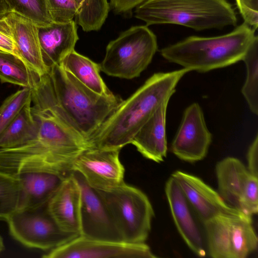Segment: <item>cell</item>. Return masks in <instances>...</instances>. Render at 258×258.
Returning <instances> with one entry per match:
<instances>
[{"label": "cell", "instance_id": "5", "mask_svg": "<svg viewBox=\"0 0 258 258\" xmlns=\"http://www.w3.org/2000/svg\"><path fill=\"white\" fill-rule=\"evenodd\" d=\"M135 17L146 24H176L196 31L236 26L235 10L227 0H146Z\"/></svg>", "mask_w": 258, "mask_h": 258}, {"label": "cell", "instance_id": "32", "mask_svg": "<svg viewBox=\"0 0 258 258\" xmlns=\"http://www.w3.org/2000/svg\"><path fill=\"white\" fill-rule=\"evenodd\" d=\"M244 22L255 30L258 26V0H235Z\"/></svg>", "mask_w": 258, "mask_h": 258}, {"label": "cell", "instance_id": "22", "mask_svg": "<svg viewBox=\"0 0 258 258\" xmlns=\"http://www.w3.org/2000/svg\"><path fill=\"white\" fill-rule=\"evenodd\" d=\"M59 65L93 91L106 96L113 94L100 75V64L75 50L68 53Z\"/></svg>", "mask_w": 258, "mask_h": 258}, {"label": "cell", "instance_id": "35", "mask_svg": "<svg viewBox=\"0 0 258 258\" xmlns=\"http://www.w3.org/2000/svg\"><path fill=\"white\" fill-rule=\"evenodd\" d=\"M4 249V244L3 240L2 237L0 236V252H2Z\"/></svg>", "mask_w": 258, "mask_h": 258}, {"label": "cell", "instance_id": "8", "mask_svg": "<svg viewBox=\"0 0 258 258\" xmlns=\"http://www.w3.org/2000/svg\"><path fill=\"white\" fill-rule=\"evenodd\" d=\"M209 255L214 258H245L257 248L251 217L225 215L204 223Z\"/></svg>", "mask_w": 258, "mask_h": 258}, {"label": "cell", "instance_id": "28", "mask_svg": "<svg viewBox=\"0 0 258 258\" xmlns=\"http://www.w3.org/2000/svg\"><path fill=\"white\" fill-rule=\"evenodd\" d=\"M11 11L31 20L39 28L51 25L52 20L47 0H3Z\"/></svg>", "mask_w": 258, "mask_h": 258}, {"label": "cell", "instance_id": "23", "mask_svg": "<svg viewBox=\"0 0 258 258\" xmlns=\"http://www.w3.org/2000/svg\"><path fill=\"white\" fill-rule=\"evenodd\" d=\"M31 103L32 99L0 135V149L21 146L37 136L39 124L32 114Z\"/></svg>", "mask_w": 258, "mask_h": 258}, {"label": "cell", "instance_id": "10", "mask_svg": "<svg viewBox=\"0 0 258 258\" xmlns=\"http://www.w3.org/2000/svg\"><path fill=\"white\" fill-rule=\"evenodd\" d=\"M219 195L232 207L252 217L258 211V179L238 159L227 157L216 166Z\"/></svg>", "mask_w": 258, "mask_h": 258}, {"label": "cell", "instance_id": "9", "mask_svg": "<svg viewBox=\"0 0 258 258\" xmlns=\"http://www.w3.org/2000/svg\"><path fill=\"white\" fill-rule=\"evenodd\" d=\"M47 205L18 210L6 220L11 234L25 246L50 250L79 236L62 231L49 212Z\"/></svg>", "mask_w": 258, "mask_h": 258}, {"label": "cell", "instance_id": "7", "mask_svg": "<svg viewBox=\"0 0 258 258\" xmlns=\"http://www.w3.org/2000/svg\"><path fill=\"white\" fill-rule=\"evenodd\" d=\"M108 210L124 242L144 243L154 216L147 196L125 182L107 191L96 190Z\"/></svg>", "mask_w": 258, "mask_h": 258}, {"label": "cell", "instance_id": "14", "mask_svg": "<svg viewBox=\"0 0 258 258\" xmlns=\"http://www.w3.org/2000/svg\"><path fill=\"white\" fill-rule=\"evenodd\" d=\"M212 141L203 111L197 103L184 110L181 121L172 142L171 150L178 158L194 162L204 159Z\"/></svg>", "mask_w": 258, "mask_h": 258}, {"label": "cell", "instance_id": "30", "mask_svg": "<svg viewBox=\"0 0 258 258\" xmlns=\"http://www.w3.org/2000/svg\"><path fill=\"white\" fill-rule=\"evenodd\" d=\"M53 22L66 23L74 20L78 6L75 0H47Z\"/></svg>", "mask_w": 258, "mask_h": 258}, {"label": "cell", "instance_id": "13", "mask_svg": "<svg viewBox=\"0 0 258 258\" xmlns=\"http://www.w3.org/2000/svg\"><path fill=\"white\" fill-rule=\"evenodd\" d=\"M80 187L81 236L112 241H123L111 214L98 191L91 187L82 176L73 172Z\"/></svg>", "mask_w": 258, "mask_h": 258}, {"label": "cell", "instance_id": "1", "mask_svg": "<svg viewBox=\"0 0 258 258\" xmlns=\"http://www.w3.org/2000/svg\"><path fill=\"white\" fill-rule=\"evenodd\" d=\"M32 112L37 120V136L17 147L3 149V162L11 174L29 171L72 173L78 156L88 149L86 140L59 107L48 74L32 89Z\"/></svg>", "mask_w": 258, "mask_h": 258}, {"label": "cell", "instance_id": "36", "mask_svg": "<svg viewBox=\"0 0 258 258\" xmlns=\"http://www.w3.org/2000/svg\"><path fill=\"white\" fill-rule=\"evenodd\" d=\"M82 1L83 0H75L78 7L80 4V3L82 2Z\"/></svg>", "mask_w": 258, "mask_h": 258}, {"label": "cell", "instance_id": "15", "mask_svg": "<svg viewBox=\"0 0 258 258\" xmlns=\"http://www.w3.org/2000/svg\"><path fill=\"white\" fill-rule=\"evenodd\" d=\"M171 176L203 223L221 215L246 216L227 204L219 193L199 177L179 170Z\"/></svg>", "mask_w": 258, "mask_h": 258}, {"label": "cell", "instance_id": "19", "mask_svg": "<svg viewBox=\"0 0 258 258\" xmlns=\"http://www.w3.org/2000/svg\"><path fill=\"white\" fill-rule=\"evenodd\" d=\"M167 101L160 105L141 127L131 144L145 158L160 163L167 152L166 133Z\"/></svg>", "mask_w": 258, "mask_h": 258}, {"label": "cell", "instance_id": "3", "mask_svg": "<svg viewBox=\"0 0 258 258\" xmlns=\"http://www.w3.org/2000/svg\"><path fill=\"white\" fill-rule=\"evenodd\" d=\"M255 30L243 22L231 32L213 37L191 36L163 48L162 56L189 71L206 73L242 60Z\"/></svg>", "mask_w": 258, "mask_h": 258}, {"label": "cell", "instance_id": "21", "mask_svg": "<svg viewBox=\"0 0 258 258\" xmlns=\"http://www.w3.org/2000/svg\"><path fill=\"white\" fill-rule=\"evenodd\" d=\"M15 176L18 178L22 188L19 210L47 205L68 176L41 171L24 172Z\"/></svg>", "mask_w": 258, "mask_h": 258}, {"label": "cell", "instance_id": "26", "mask_svg": "<svg viewBox=\"0 0 258 258\" xmlns=\"http://www.w3.org/2000/svg\"><path fill=\"white\" fill-rule=\"evenodd\" d=\"M109 9L108 0H83L77 11L78 24L85 32L98 30L106 20Z\"/></svg>", "mask_w": 258, "mask_h": 258}, {"label": "cell", "instance_id": "16", "mask_svg": "<svg viewBox=\"0 0 258 258\" xmlns=\"http://www.w3.org/2000/svg\"><path fill=\"white\" fill-rule=\"evenodd\" d=\"M81 193L73 172L62 181L47 206L50 215L64 232L80 235Z\"/></svg>", "mask_w": 258, "mask_h": 258}, {"label": "cell", "instance_id": "18", "mask_svg": "<svg viewBox=\"0 0 258 258\" xmlns=\"http://www.w3.org/2000/svg\"><path fill=\"white\" fill-rule=\"evenodd\" d=\"M21 56L38 76L47 74L39 38V27L30 19L10 11L6 16Z\"/></svg>", "mask_w": 258, "mask_h": 258}, {"label": "cell", "instance_id": "25", "mask_svg": "<svg viewBox=\"0 0 258 258\" xmlns=\"http://www.w3.org/2000/svg\"><path fill=\"white\" fill-rule=\"evenodd\" d=\"M246 68V78L241 89L250 111L258 114V37L255 35L242 59Z\"/></svg>", "mask_w": 258, "mask_h": 258}, {"label": "cell", "instance_id": "2", "mask_svg": "<svg viewBox=\"0 0 258 258\" xmlns=\"http://www.w3.org/2000/svg\"><path fill=\"white\" fill-rule=\"evenodd\" d=\"M189 70L182 68L154 74L134 93L123 100L87 141L88 149H121L131 142L145 123L163 103Z\"/></svg>", "mask_w": 258, "mask_h": 258}, {"label": "cell", "instance_id": "11", "mask_svg": "<svg viewBox=\"0 0 258 258\" xmlns=\"http://www.w3.org/2000/svg\"><path fill=\"white\" fill-rule=\"evenodd\" d=\"M119 149L91 148L76 158L72 171L80 173L92 188L107 191L124 183L125 169L119 159Z\"/></svg>", "mask_w": 258, "mask_h": 258}, {"label": "cell", "instance_id": "33", "mask_svg": "<svg viewBox=\"0 0 258 258\" xmlns=\"http://www.w3.org/2000/svg\"><path fill=\"white\" fill-rule=\"evenodd\" d=\"M247 169L252 175L258 176V135L250 145L247 154Z\"/></svg>", "mask_w": 258, "mask_h": 258}, {"label": "cell", "instance_id": "24", "mask_svg": "<svg viewBox=\"0 0 258 258\" xmlns=\"http://www.w3.org/2000/svg\"><path fill=\"white\" fill-rule=\"evenodd\" d=\"M40 77L16 55L0 50V80L32 89Z\"/></svg>", "mask_w": 258, "mask_h": 258}, {"label": "cell", "instance_id": "4", "mask_svg": "<svg viewBox=\"0 0 258 258\" xmlns=\"http://www.w3.org/2000/svg\"><path fill=\"white\" fill-rule=\"evenodd\" d=\"M48 74L59 107L86 143L123 101L118 95L93 91L59 64L52 66Z\"/></svg>", "mask_w": 258, "mask_h": 258}, {"label": "cell", "instance_id": "34", "mask_svg": "<svg viewBox=\"0 0 258 258\" xmlns=\"http://www.w3.org/2000/svg\"><path fill=\"white\" fill-rule=\"evenodd\" d=\"M10 11L7 4L3 0H0V17L6 16Z\"/></svg>", "mask_w": 258, "mask_h": 258}, {"label": "cell", "instance_id": "31", "mask_svg": "<svg viewBox=\"0 0 258 258\" xmlns=\"http://www.w3.org/2000/svg\"><path fill=\"white\" fill-rule=\"evenodd\" d=\"M6 16L0 17V50L12 53L23 60L15 43Z\"/></svg>", "mask_w": 258, "mask_h": 258}, {"label": "cell", "instance_id": "27", "mask_svg": "<svg viewBox=\"0 0 258 258\" xmlns=\"http://www.w3.org/2000/svg\"><path fill=\"white\" fill-rule=\"evenodd\" d=\"M22 188L15 175L0 170V220H6L19 209Z\"/></svg>", "mask_w": 258, "mask_h": 258}, {"label": "cell", "instance_id": "12", "mask_svg": "<svg viewBox=\"0 0 258 258\" xmlns=\"http://www.w3.org/2000/svg\"><path fill=\"white\" fill-rule=\"evenodd\" d=\"M45 258H154L150 247L144 243L93 239L79 235L49 250Z\"/></svg>", "mask_w": 258, "mask_h": 258}, {"label": "cell", "instance_id": "17", "mask_svg": "<svg viewBox=\"0 0 258 258\" xmlns=\"http://www.w3.org/2000/svg\"><path fill=\"white\" fill-rule=\"evenodd\" d=\"M165 190L173 219L181 236L195 254L205 256L206 251L202 235L190 212L189 203L172 176L167 181Z\"/></svg>", "mask_w": 258, "mask_h": 258}, {"label": "cell", "instance_id": "20", "mask_svg": "<svg viewBox=\"0 0 258 258\" xmlns=\"http://www.w3.org/2000/svg\"><path fill=\"white\" fill-rule=\"evenodd\" d=\"M39 38L44 61L49 69L59 64L62 59L75 50L79 36L77 27L73 20L54 23L39 28Z\"/></svg>", "mask_w": 258, "mask_h": 258}, {"label": "cell", "instance_id": "6", "mask_svg": "<svg viewBox=\"0 0 258 258\" xmlns=\"http://www.w3.org/2000/svg\"><path fill=\"white\" fill-rule=\"evenodd\" d=\"M157 49L156 36L147 26H133L108 44L100 70L114 77L137 78L151 63Z\"/></svg>", "mask_w": 258, "mask_h": 258}, {"label": "cell", "instance_id": "29", "mask_svg": "<svg viewBox=\"0 0 258 258\" xmlns=\"http://www.w3.org/2000/svg\"><path fill=\"white\" fill-rule=\"evenodd\" d=\"M31 99L32 89L24 87L5 100L0 106V135Z\"/></svg>", "mask_w": 258, "mask_h": 258}]
</instances>
